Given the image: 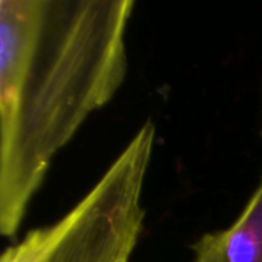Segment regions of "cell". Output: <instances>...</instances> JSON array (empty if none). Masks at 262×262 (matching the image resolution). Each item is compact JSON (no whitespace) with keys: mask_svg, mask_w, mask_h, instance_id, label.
<instances>
[{"mask_svg":"<svg viewBox=\"0 0 262 262\" xmlns=\"http://www.w3.org/2000/svg\"><path fill=\"white\" fill-rule=\"evenodd\" d=\"M155 143L146 121L94 187L58 221L31 230L0 262H129L143 230V190Z\"/></svg>","mask_w":262,"mask_h":262,"instance_id":"cell-2","label":"cell"},{"mask_svg":"<svg viewBox=\"0 0 262 262\" xmlns=\"http://www.w3.org/2000/svg\"><path fill=\"white\" fill-rule=\"evenodd\" d=\"M132 0H0V233L12 238L57 152L127 74Z\"/></svg>","mask_w":262,"mask_h":262,"instance_id":"cell-1","label":"cell"},{"mask_svg":"<svg viewBox=\"0 0 262 262\" xmlns=\"http://www.w3.org/2000/svg\"><path fill=\"white\" fill-rule=\"evenodd\" d=\"M193 262H262V180L236 221L193 244Z\"/></svg>","mask_w":262,"mask_h":262,"instance_id":"cell-3","label":"cell"}]
</instances>
